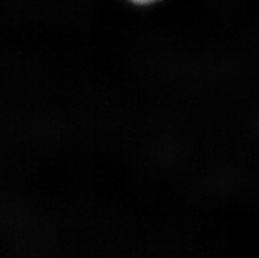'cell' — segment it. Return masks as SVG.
<instances>
[{"label":"cell","instance_id":"cell-1","mask_svg":"<svg viewBox=\"0 0 259 258\" xmlns=\"http://www.w3.org/2000/svg\"><path fill=\"white\" fill-rule=\"evenodd\" d=\"M131 2H133V3L136 4H151V3H155L157 0H131Z\"/></svg>","mask_w":259,"mask_h":258}]
</instances>
